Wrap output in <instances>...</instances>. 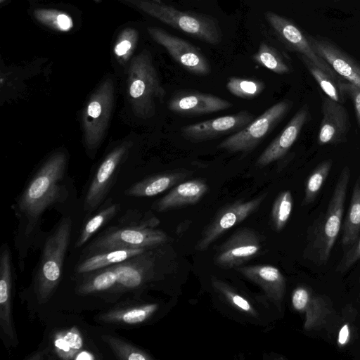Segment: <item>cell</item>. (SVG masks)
<instances>
[{
	"label": "cell",
	"instance_id": "1",
	"mask_svg": "<svg viewBox=\"0 0 360 360\" xmlns=\"http://www.w3.org/2000/svg\"><path fill=\"white\" fill-rule=\"evenodd\" d=\"M152 259L148 251L108 267L81 276L77 293L114 298L141 288L150 279Z\"/></svg>",
	"mask_w": 360,
	"mask_h": 360
},
{
	"label": "cell",
	"instance_id": "2",
	"mask_svg": "<svg viewBox=\"0 0 360 360\" xmlns=\"http://www.w3.org/2000/svg\"><path fill=\"white\" fill-rule=\"evenodd\" d=\"M67 155L57 151L48 158L32 179L18 202V209L25 218L24 231L29 236L43 212L62 198Z\"/></svg>",
	"mask_w": 360,
	"mask_h": 360
},
{
	"label": "cell",
	"instance_id": "3",
	"mask_svg": "<svg viewBox=\"0 0 360 360\" xmlns=\"http://www.w3.org/2000/svg\"><path fill=\"white\" fill-rule=\"evenodd\" d=\"M127 82L128 100L134 115L141 119L152 117L166 91L147 49L129 61Z\"/></svg>",
	"mask_w": 360,
	"mask_h": 360
},
{
	"label": "cell",
	"instance_id": "4",
	"mask_svg": "<svg viewBox=\"0 0 360 360\" xmlns=\"http://www.w3.org/2000/svg\"><path fill=\"white\" fill-rule=\"evenodd\" d=\"M117 1L199 40L211 44H217L221 40L219 23L210 15L180 11L160 0Z\"/></svg>",
	"mask_w": 360,
	"mask_h": 360
},
{
	"label": "cell",
	"instance_id": "5",
	"mask_svg": "<svg viewBox=\"0 0 360 360\" xmlns=\"http://www.w3.org/2000/svg\"><path fill=\"white\" fill-rule=\"evenodd\" d=\"M350 174L349 167L345 166L339 175L326 212L317 219L311 231L305 252L316 264L327 262L340 232Z\"/></svg>",
	"mask_w": 360,
	"mask_h": 360
},
{
	"label": "cell",
	"instance_id": "6",
	"mask_svg": "<svg viewBox=\"0 0 360 360\" xmlns=\"http://www.w3.org/2000/svg\"><path fill=\"white\" fill-rule=\"evenodd\" d=\"M121 221L122 224L109 228L92 240L86 246L84 255L116 249L152 248L167 240L162 231L153 229L158 222L154 217L134 221H129L126 214Z\"/></svg>",
	"mask_w": 360,
	"mask_h": 360
},
{
	"label": "cell",
	"instance_id": "7",
	"mask_svg": "<svg viewBox=\"0 0 360 360\" xmlns=\"http://www.w3.org/2000/svg\"><path fill=\"white\" fill-rule=\"evenodd\" d=\"M71 228V219L63 218L46 240L34 283L39 304H44L51 298L60 282Z\"/></svg>",
	"mask_w": 360,
	"mask_h": 360
},
{
	"label": "cell",
	"instance_id": "8",
	"mask_svg": "<svg viewBox=\"0 0 360 360\" xmlns=\"http://www.w3.org/2000/svg\"><path fill=\"white\" fill-rule=\"evenodd\" d=\"M115 99V82L111 77L103 79L86 101L82 113L83 139L86 148L94 150L107 131Z\"/></svg>",
	"mask_w": 360,
	"mask_h": 360
},
{
	"label": "cell",
	"instance_id": "9",
	"mask_svg": "<svg viewBox=\"0 0 360 360\" xmlns=\"http://www.w3.org/2000/svg\"><path fill=\"white\" fill-rule=\"evenodd\" d=\"M292 106L290 100L275 103L244 128L219 143L217 148L241 153L243 155L252 152L285 117Z\"/></svg>",
	"mask_w": 360,
	"mask_h": 360
},
{
	"label": "cell",
	"instance_id": "10",
	"mask_svg": "<svg viewBox=\"0 0 360 360\" xmlns=\"http://www.w3.org/2000/svg\"><path fill=\"white\" fill-rule=\"evenodd\" d=\"M150 37L164 47L172 58L188 72L197 75H207L210 67L206 57L195 46L181 38L158 27H148Z\"/></svg>",
	"mask_w": 360,
	"mask_h": 360
},
{
	"label": "cell",
	"instance_id": "11",
	"mask_svg": "<svg viewBox=\"0 0 360 360\" xmlns=\"http://www.w3.org/2000/svg\"><path fill=\"white\" fill-rule=\"evenodd\" d=\"M268 193L246 201H237L221 209L202 232L195 249L202 251L231 227L238 224L255 212L265 200Z\"/></svg>",
	"mask_w": 360,
	"mask_h": 360
},
{
	"label": "cell",
	"instance_id": "12",
	"mask_svg": "<svg viewBox=\"0 0 360 360\" xmlns=\"http://www.w3.org/2000/svg\"><path fill=\"white\" fill-rule=\"evenodd\" d=\"M264 17L280 40L290 49L299 53L323 71L335 78L336 72L314 50L308 35L291 20L273 12L267 11ZM339 79V78H338Z\"/></svg>",
	"mask_w": 360,
	"mask_h": 360
},
{
	"label": "cell",
	"instance_id": "13",
	"mask_svg": "<svg viewBox=\"0 0 360 360\" xmlns=\"http://www.w3.org/2000/svg\"><path fill=\"white\" fill-rule=\"evenodd\" d=\"M131 146L132 142L124 141L112 149L103 160L86 192V210H94L104 200Z\"/></svg>",
	"mask_w": 360,
	"mask_h": 360
},
{
	"label": "cell",
	"instance_id": "14",
	"mask_svg": "<svg viewBox=\"0 0 360 360\" xmlns=\"http://www.w3.org/2000/svg\"><path fill=\"white\" fill-rule=\"evenodd\" d=\"M254 119L253 114L241 110L235 114L184 126L181 128V134L191 142L207 141L224 135H231L244 128Z\"/></svg>",
	"mask_w": 360,
	"mask_h": 360
},
{
	"label": "cell",
	"instance_id": "15",
	"mask_svg": "<svg viewBox=\"0 0 360 360\" xmlns=\"http://www.w3.org/2000/svg\"><path fill=\"white\" fill-rule=\"evenodd\" d=\"M261 248L259 238L253 230L240 229L219 247L214 262L221 268L231 269L251 259Z\"/></svg>",
	"mask_w": 360,
	"mask_h": 360
},
{
	"label": "cell",
	"instance_id": "16",
	"mask_svg": "<svg viewBox=\"0 0 360 360\" xmlns=\"http://www.w3.org/2000/svg\"><path fill=\"white\" fill-rule=\"evenodd\" d=\"M13 289L11 253L8 244L4 243L0 254V328L6 342L15 346L18 340L12 313Z\"/></svg>",
	"mask_w": 360,
	"mask_h": 360
},
{
	"label": "cell",
	"instance_id": "17",
	"mask_svg": "<svg viewBox=\"0 0 360 360\" xmlns=\"http://www.w3.org/2000/svg\"><path fill=\"white\" fill-rule=\"evenodd\" d=\"M291 301L296 311L304 314L306 330L325 326L333 312L332 304L326 297L318 295L305 286H299L293 290Z\"/></svg>",
	"mask_w": 360,
	"mask_h": 360
},
{
	"label": "cell",
	"instance_id": "18",
	"mask_svg": "<svg viewBox=\"0 0 360 360\" xmlns=\"http://www.w3.org/2000/svg\"><path fill=\"white\" fill-rule=\"evenodd\" d=\"M316 53L347 82L360 87V65L333 41L319 35H308Z\"/></svg>",
	"mask_w": 360,
	"mask_h": 360
},
{
	"label": "cell",
	"instance_id": "19",
	"mask_svg": "<svg viewBox=\"0 0 360 360\" xmlns=\"http://www.w3.org/2000/svg\"><path fill=\"white\" fill-rule=\"evenodd\" d=\"M233 103L221 97L197 91H181L168 102L170 111L185 115H202L225 110Z\"/></svg>",
	"mask_w": 360,
	"mask_h": 360
},
{
	"label": "cell",
	"instance_id": "20",
	"mask_svg": "<svg viewBox=\"0 0 360 360\" xmlns=\"http://www.w3.org/2000/svg\"><path fill=\"white\" fill-rule=\"evenodd\" d=\"M322 119L318 134L321 146L344 142L349 129L346 108L342 103L324 98L321 105Z\"/></svg>",
	"mask_w": 360,
	"mask_h": 360
},
{
	"label": "cell",
	"instance_id": "21",
	"mask_svg": "<svg viewBox=\"0 0 360 360\" xmlns=\"http://www.w3.org/2000/svg\"><path fill=\"white\" fill-rule=\"evenodd\" d=\"M309 116L307 105L301 107L281 133L260 154L257 160V165L264 167L283 158L297 139Z\"/></svg>",
	"mask_w": 360,
	"mask_h": 360
},
{
	"label": "cell",
	"instance_id": "22",
	"mask_svg": "<svg viewBox=\"0 0 360 360\" xmlns=\"http://www.w3.org/2000/svg\"><path fill=\"white\" fill-rule=\"evenodd\" d=\"M50 349H43L45 359L51 352L57 359L63 360H93L96 359L91 352L84 349V338L77 327L55 332L49 344Z\"/></svg>",
	"mask_w": 360,
	"mask_h": 360
},
{
	"label": "cell",
	"instance_id": "23",
	"mask_svg": "<svg viewBox=\"0 0 360 360\" xmlns=\"http://www.w3.org/2000/svg\"><path fill=\"white\" fill-rule=\"evenodd\" d=\"M245 277L257 284L267 297L280 307L285 292V280L278 269L270 265L237 268Z\"/></svg>",
	"mask_w": 360,
	"mask_h": 360
},
{
	"label": "cell",
	"instance_id": "24",
	"mask_svg": "<svg viewBox=\"0 0 360 360\" xmlns=\"http://www.w3.org/2000/svg\"><path fill=\"white\" fill-rule=\"evenodd\" d=\"M208 185L203 179L183 181L175 186L155 205L158 212H165L197 203L208 191Z\"/></svg>",
	"mask_w": 360,
	"mask_h": 360
},
{
	"label": "cell",
	"instance_id": "25",
	"mask_svg": "<svg viewBox=\"0 0 360 360\" xmlns=\"http://www.w3.org/2000/svg\"><path fill=\"white\" fill-rule=\"evenodd\" d=\"M195 172L177 169L147 177L135 183L124 193L132 197H152L172 188L191 176Z\"/></svg>",
	"mask_w": 360,
	"mask_h": 360
},
{
	"label": "cell",
	"instance_id": "26",
	"mask_svg": "<svg viewBox=\"0 0 360 360\" xmlns=\"http://www.w3.org/2000/svg\"><path fill=\"white\" fill-rule=\"evenodd\" d=\"M158 309L156 303L120 304L99 315L98 319L110 325L135 326L148 321Z\"/></svg>",
	"mask_w": 360,
	"mask_h": 360
},
{
	"label": "cell",
	"instance_id": "27",
	"mask_svg": "<svg viewBox=\"0 0 360 360\" xmlns=\"http://www.w3.org/2000/svg\"><path fill=\"white\" fill-rule=\"evenodd\" d=\"M151 248L116 249L84 255L75 267L79 276L101 269L141 255Z\"/></svg>",
	"mask_w": 360,
	"mask_h": 360
},
{
	"label": "cell",
	"instance_id": "28",
	"mask_svg": "<svg viewBox=\"0 0 360 360\" xmlns=\"http://www.w3.org/2000/svg\"><path fill=\"white\" fill-rule=\"evenodd\" d=\"M360 233V176L353 188L349 207L342 226V243L344 245H352Z\"/></svg>",
	"mask_w": 360,
	"mask_h": 360
},
{
	"label": "cell",
	"instance_id": "29",
	"mask_svg": "<svg viewBox=\"0 0 360 360\" xmlns=\"http://www.w3.org/2000/svg\"><path fill=\"white\" fill-rule=\"evenodd\" d=\"M305 67L317 82L319 86L326 94L327 97L336 102L342 103L345 93L342 87V82L314 65L307 58L300 56Z\"/></svg>",
	"mask_w": 360,
	"mask_h": 360
},
{
	"label": "cell",
	"instance_id": "30",
	"mask_svg": "<svg viewBox=\"0 0 360 360\" xmlns=\"http://www.w3.org/2000/svg\"><path fill=\"white\" fill-rule=\"evenodd\" d=\"M34 19L40 24L59 32H70L74 27L72 17L63 11L37 8L32 11Z\"/></svg>",
	"mask_w": 360,
	"mask_h": 360
},
{
	"label": "cell",
	"instance_id": "31",
	"mask_svg": "<svg viewBox=\"0 0 360 360\" xmlns=\"http://www.w3.org/2000/svg\"><path fill=\"white\" fill-rule=\"evenodd\" d=\"M259 65L278 75L288 74L290 68L280 53L268 44L261 42L257 51L252 56Z\"/></svg>",
	"mask_w": 360,
	"mask_h": 360
},
{
	"label": "cell",
	"instance_id": "32",
	"mask_svg": "<svg viewBox=\"0 0 360 360\" xmlns=\"http://www.w3.org/2000/svg\"><path fill=\"white\" fill-rule=\"evenodd\" d=\"M119 210V204H110L90 218L82 228L81 233L76 241L75 247L81 248L85 244L94 233L117 213Z\"/></svg>",
	"mask_w": 360,
	"mask_h": 360
},
{
	"label": "cell",
	"instance_id": "33",
	"mask_svg": "<svg viewBox=\"0 0 360 360\" xmlns=\"http://www.w3.org/2000/svg\"><path fill=\"white\" fill-rule=\"evenodd\" d=\"M139 37V32L131 27L120 32L113 46V53L120 64H125L133 58Z\"/></svg>",
	"mask_w": 360,
	"mask_h": 360
},
{
	"label": "cell",
	"instance_id": "34",
	"mask_svg": "<svg viewBox=\"0 0 360 360\" xmlns=\"http://www.w3.org/2000/svg\"><path fill=\"white\" fill-rule=\"evenodd\" d=\"M226 87L236 97L253 99L263 92L265 84L258 79L232 77L228 79Z\"/></svg>",
	"mask_w": 360,
	"mask_h": 360
},
{
	"label": "cell",
	"instance_id": "35",
	"mask_svg": "<svg viewBox=\"0 0 360 360\" xmlns=\"http://www.w3.org/2000/svg\"><path fill=\"white\" fill-rule=\"evenodd\" d=\"M117 358L123 360H150L151 356L141 348L110 335L102 336Z\"/></svg>",
	"mask_w": 360,
	"mask_h": 360
},
{
	"label": "cell",
	"instance_id": "36",
	"mask_svg": "<svg viewBox=\"0 0 360 360\" xmlns=\"http://www.w3.org/2000/svg\"><path fill=\"white\" fill-rule=\"evenodd\" d=\"M331 167L332 162L326 160L319 164L311 173L306 182L302 205H309L315 200L326 180Z\"/></svg>",
	"mask_w": 360,
	"mask_h": 360
},
{
	"label": "cell",
	"instance_id": "37",
	"mask_svg": "<svg viewBox=\"0 0 360 360\" xmlns=\"http://www.w3.org/2000/svg\"><path fill=\"white\" fill-rule=\"evenodd\" d=\"M293 205L291 192L286 190L280 193L274 200L271 210V219L277 231L282 230L288 221Z\"/></svg>",
	"mask_w": 360,
	"mask_h": 360
},
{
	"label": "cell",
	"instance_id": "38",
	"mask_svg": "<svg viewBox=\"0 0 360 360\" xmlns=\"http://www.w3.org/2000/svg\"><path fill=\"white\" fill-rule=\"evenodd\" d=\"M212 285L213 288L233 307L250 316H257V312L251 303L244 297L235 292L227 284L220 280L212 279Z\"/></svg>",
	"mask_w": 360,
	"mask_h": 360
},
{
	"label": "cell",
	"instance_id": "39",
	"mask_svg": "<svg viewBox=\"0 0 360 360\" xmlns=\"http://www.w3.org/2000/svg\"><path fill=\"white\" fill-rule=\"evenodd\" d=\"M359 260H360V237L343 256L336 271L341 273L345 272Z\"/></svg>",
	"mask_w": 360,
	"mask_h": 360
},
{
	"label": "cell",
	"instance_id": "40",
	"mask_svg": "<svg viewBox=\"0 0 360 360\" xmlns=\"http://www.w3.org/2000/svg\"><path fill=\"white\" fill-rule=\"evenodd\" d=\"M342 87L345 94L349 96L353 102L357 122L360 127V87L348 82H342Z\"/></svg>",
	"mask_w": 360,
	"mask_h": 360
},
{
	"label": "cell",
	"instance_id": "41",
	"mask_svg": "<svg viewBox=\"0 0 360 360\" xmlns=\"http://www.w3.org/2000/svg\"><path fill=\"white\" fill-rule=\"evenodd\" d=\"M350 330L348 323L344 324L340 328L338 338V345L340 347H345L349 341Z\"/></svg>",
	"mask_w": 360,
	"mask_h": 360
},
{
	"label": "cell",
	"instance_id": "42",
	"mask_svg": "<svg viewBox=\"0 0 360 360\" xmlns=\"http://www.w3.org/2000/svg\"><path fill=\"white\" fill-rule=\"evenodd\" d=\"M6 1L7 0H0V3H1V4H3L6 3Z\"/></svg>",
	"mask_w": 360,
	"mask_h": 360
},
{
	"label": "cell",
	"instance_id": "43",
	"mask_svg": "<svg viewBox=\"0 0 360 360\" xmlns=\"http://www.w3.org/2000/svg\"><path fill=\"white\" fill-rule=\"evenodd\" d=\"M331 1H335V0H331ZM335 1H338V0H335Z\"/></svg>",
	"mask_w": 360,
	"mask_h": 360
}]
</instances>
